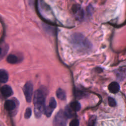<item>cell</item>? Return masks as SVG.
I'll return each mask as SVG.
<instances>
[{"mask_svg":"<svg viewBox=\"0 0 126 126\" xmlns=\"http://www.w3.org/2000/svg\"><path fill=\"white\" fill-rule=\"evenodd\" d=\"M71 42L73 47L81 52H87L92 48L91 42L83 34L74 33L71 36Z\"/></svg>","mask_w":126,"mask_h":126,"instance_id":"1","label":"cell"},{"mask_svg":"<svg viewBox=\"0 0 126 126\" xmlns=\"http://www.w3.org/2000/svg\"><path fill=\"white\" fill-rule=\"evenodd\" d=\"M46 95V91L43 89H38L34 92L33 96L34 112L35 116L37 118H40L44 112Z\"/></svg>","mask_w":126,"mask_h":126,"instance_id":"2","label":"cell"},{"mask_svg":"<svg viewBox=\"0 0 126 126\" xmlns=\"http://www.w3.org/2000/svg\"><path fill=\"white\" fill-rule=\"evenodd\" d=\"M67 119L64 111L60 110L54 117L53 121V126H66Z\"/></svg>","mask_w":126,"mask_h":126,"instance_id":"3","label":"cell"},{"mask_svg":"<svg viewBox=\"0 0 126 126\" xmlns=\"http://www.w3.org/2000/svg\"><path fill=\"white\" fill-rule=\"evenodd\" d=\"M23 92L28 102H30L32 100V98L33 94V85L30 81L27 82L24 86Z\"/></svg>","mask_w":126,"mask_h":126,"instance_id":"4","label":"cell"},{"mask_svg":"<svg viewBox=\"0 0 126 126\" xmlns=\"http://www.w3.org/2000/svg\"><path fill=\"white\" fill-rule=\"evenodd\" d=\"M72 11L75 17L79 20H81L84 17V11L80 5L77 4L73 5Z\"/></svg>","mask_w":126,"mask_h":126,"instance_id":"5","label":"cell"},{"mask_svg":"<svg viewBox=\"0 0 126 126\" xmlns=\"http://www.w3.org/2000/svg\"><path fill=\"white\" fill-rule=\"evenodd\" d=\"M1 94L5 97H9L13 94V91L11 88L8 85H4L0 89Z\"/></svg>","mask_w":126,"mask_h":126,"instance_id":"6","label":"cell"},{"mask_svg":"<svg viewBox=\"0 0 126 126\" xmlns=\"http://www.w3.org/2000/svg\"><path fill=\"white\" fill-rule=\"evenodd\" d=\"M4 107L7 111H12L16 108V104L13 100H7L4 103Z\"/></svg>","mask_w":126,"mask_h":126,"instance_id":"7","label":"cell"},{"mask_svg":"<svg viewBox=\"0 0 126 126\" xmlns=\"http://www.w3.org/2000/svg\"><path fill=\"white\" fill-rule=\"evenodd\" d=\"M108 90L111 93L116 94L120 90V86L119 84L116 82H111L108 85Z\"/></svg>","mask_w":126,"mask_h":126,"instance_id":"8","label":"cell"},{"mask_svg":"<svg viewBox=\"0 0 126 126\" xmlns=\"http://www.w3.org/2000/svg\"><path fill=\"white\" fill-rule=\"evenodd\" d=\"M6 60L8 63H12V64L16 63L18 62H19L20 61L19 58L14 54L9 55L7 57Z\"/></svg>","mask_w":126,"mask_h":126,"instance_id":"9","label":"cell"},{"mask_svg":"<svg viewBox=\"0 0 126 126\" xmlns=\"http://www.w3.org/2000/svg\"><path fill=\"white\" fill-rule=\"evenodd\" d=\"M8 79L7 72L4 70H0V82L1 83H6Z\"/></svg>","mask_w":126,"mask_h":126,"instance_id":"10","label":"cell"},{"mask_svg":"<svg viewBox=\"0 0 126 126\" xmlns=\"http://www.w3.org/2000/svg\"><path fill=\"white\" fill-rule=\"evenodd\" d=\"M56 96L60 100H63L66 98L65 93L61 88H59L56 91Z\"/></svg>","mask_w":126,"mask_h":126,"instance_id":"11","label":"cell"},{"mask_svg":"<svg viewBox=\"0 0 126 126\" xmlns=\"http://www.w3.org/2000/svg\"><path fill=\"white\" fill-rule=\"evenodd\" d=\"M68 106L71 109V110L74 112L79 111L81 108L80 104L77 101L72 102L71 103H70V104Z\"/></svg>","mask_w":126,"mask_h":126,"instance_id":"12","label":"cell"},{"mask_svg":"<svg viewBox=\"0 0 126 126\" xmlns=\"http://www.w3.org/2000/svg\"><path fill=\"white\" fill-rule=\"evenodd\" d=\"M64 112L65 114L66 115V117L68 118H70L73 117L75 114V112L73 111L68 105L66 106L65 110H64Z\"/></svg>","mask_w":126,"mask_h":126,"instance_id":"13","label":"cell"},{"mask_svg":"<svg viewBox=\"0 0 126 126\" xmlns=\"http://www.w3.org/2000/svg\"><path fill=\"white\" fill-rule=\"evenodd\" d=\"M48 106H49L50 108H51L53 110L56 107L57 102L55 99L54 97L50 98L49 101V105Z\"/></svg>","mask_w":126,"mask_h":126,"instance_id":"14","label":"cell"},{"mask_svg":"<svg viewBox=\"0 0 126 126\" xmlns=\"http://www.w3.org/2000/svg\"><path fill=\"white\" fill-rule=\"evenodd\" d=\"M108 102L109 105L111 107H115L116 105V102L115 100L111 97H109L108 98Z\"/></svg>","mask_w":126,"mask_h":126,"instance_id":"15","label":"cell"},{"mask_svg":"<svg viewBox=\"0 0 126 126\" xmlns=\"http://www.w3.org/2000/svg\"><path fill=\"white\" fill-rule=\"evenodd\" d=\"M31 115H32V110L30 108L28 107L26 109V110L25 111L24 117L26 119H29L31 117Z\"/></svg>","mask_w":126,"mask_h":126,"instance_id":"16","label":"cell"},{"mask_svg":"<svg viewBox=\"0 0 126 126\" xmlns=\"http://www.w3.org/2000/svg\"><path fill=\"white\" fill-rule=\"evenodd\" d=\"M95 120H96V118L95 116L92 117L89 121L88 126H94Z\"/></svg>","mask_w":126,"mask_h":126,"instance_id":"17","label":"cell"},{"mask_svg":"<svg viewBox=\"0 0 126 126\" xmlns=\"http://www.w3.org/2000/svg\"><path fill=\"white\" fill-rule=\"evenodd\" d=\"M79 121L76 119H74L70 122L69 124V126H79Z\"/></svg>","mask_w":126,"mask_h":126,"instance_id":"18","label":"cell"},{"mask_svg":"<svg viewBox=\"0 0 126 126\" xmlns=\"http://www.w3.org/2000/svg\"><path fill=\"white\" fill-rule=\"evenodd\" d=\"M1 53H2V49H1V47L0 46V55L1 54Z\"/></svg>","mask_w":126,"mask_h":126,"instance_id":"19","label":"cell"}]
</instances>
